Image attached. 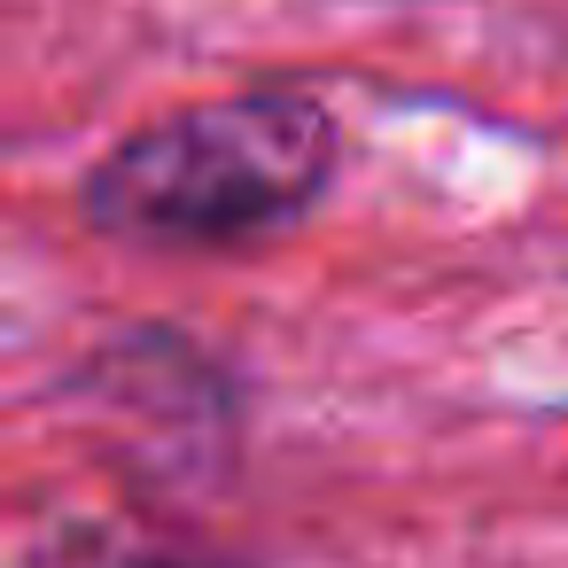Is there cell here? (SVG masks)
<instances>
[{
    "label": "cell",
    "mask_w": 568,
    "mask_h": 568,
    "mask_svg": "<svg viewBox=\"0 0 568 568\" xmlns=\"http://www.w3.org/2000/svg\"><path fill=\"white\" fill-rule=\"evenodd\" d=\"M335 118L312 94L257 87L172 110L87 172V226L141 250H234L296 226L335 180Z\"/></svg>",
    "instance_id": "1"
},
{
    "label": "cell",
    "mask_w": 568,
    "mask_h": 568,
    "mask_svg": "<svg viewBox=\"0 0 568 568\" xmlns=\"http://www.w3.org/2000/svg\"><path fill=\"white\" fill-rule=\"evenodd\" d=\"M17 568H242V560H219V552H195L172 537H141L125 521H55L24 545Z\"/></svg>",
    "instance_id": "2"
}]
</instances>
